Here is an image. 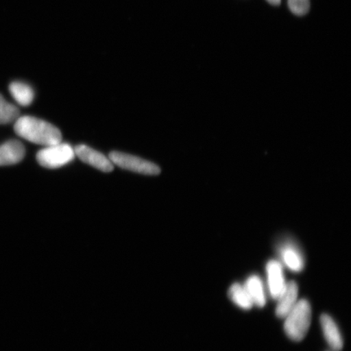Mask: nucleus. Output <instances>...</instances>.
I'll return each instance as SVG.
<instances>
[{"mask_svg": "<svg viewBox=\"0 0 351 351\" xmlns=\"http://www.w3.org/2000/svg\"><path fill=\"white\" fill-rule=\"evenodd\" d=\"M74 149L68 143H57L47 146L37 153L38 163L43 168H61L75 159Z\"/></svg>", "mask_w": 351, "mask_h": 351, "instance_id": "7ed1b4c3", "label": "nucleus"}, {"mask_svg": "<svg viewBox=\"0 0 351 351\" xmlns=\"http://www.w3.org/2000/svg\"><path fill=\"white\" fill-rule=\"evenodd\" d=\"M285 320V332L293 341H300L304 339L311 326V308L309 302L301 300L297 302Z\"/></svg>", "mask_w": 351, "mask_h": 351, "instance_id": "f03ea898", "label": "nucleus"}, {"mask_svg": "<svg viewBox=\"0 0 351 351\" xmlns=\"http://www.w3.org/2000/svg\"><path fill=\"white\" fill-rule=\"evenodd\" d=\"M74 152L76 156L85 164L94 167L102 172L110 173L114 169V165L108 157L86 145H79L74 149Z\"/></svg>", "mask_w": 351, "mask_h": 351, "instance_id": "39448f33", "label": "nucleus"}, {"mask_svg": "<svg viewBox=\"0 0 351 351\" xmlns=\"http://www.w3.org/2000/svg\"><path fill=\"white\" fill-rule=\"evenodd\" d=\"M10 91L16 103L21 106L26 107L33 103L34 91L33 88L26 83L13 82L10 86Z\"/></svg>", "mask_w": 351, "mask_h": 351, "instance_id": "f8f14e48", "label": "nucleus"}, {"mask_svg": "<svg viewBox=\"0 0 351 351\" xmlns=\"http://www.w3.org/2000/svg\"><path fill=\"white\" fill-rule=\"evenodd\" d=\"M247 291L253 305L258 307L265 306L266 304V296L265 288L262 280L256 275H252L245 280L243 285Z\"/></svg>", "mask_w": 351, "mask_h": 351, "instance_id": "9b49d317", "label": "nucleus"}, {"mask_svg": "<svg viewBox=\"0 0 351 351\" xmlns=\"http://www.w3.org/2000/svg\"><path fill=\"white\" fill-rule=\"evenodd\" d=\"M280 257L289 270L301 271L304 267V258L296 245L292 243H285L279 249Z\"/></svg>", "mask_w": 351, "mask_h": 351, "instance_id": "1a4fd4ad", "label": "nucleus"}, {"mask_svg": "<svg viewBox=\"0 0 351 351\" xmlns=\"http://www.w3.org/2000/svg\"><path fill=\"white\" fill-rule=\"evenodd\" d=\"M25 156L24 145L17 140H10L0 145V166L19 164Z\"/></svg>", "mask_w": 351, "mask_h": 351, "instance_id": "0eeeda50", "label": "nucleus"}, {"mask_svg": "<svg viewBox=\"0 0 351 351\" xmlns=\"http://www.w3.org/2000/svg\"><path fill=\"white\" fill-rule=\"evenodd\" d=\"M108 158L113 165L131 172L145 175H159L161 172L160 167L152 162L130 155V154L112 152L109 154Z\"/></svg>", "mask_w": 351, "mask_h": 351, "instance_id": "20e7f679", "label": "nucleus"}, {"mask_svg": "<svg viewBox=\"0 0 351 351\" xmlns=\"http://www.w3.org/2000/svg\"><path fill=\"white\" fill-rule=\"evenodd\" d=\"M298 295V285L293 280L289 282L285 291L278 298V306L276 308V315L280 319H284L293 307L297 304Z\"/></svg>", "mask_w": 351, "mask_h": 351, "instance_id": "6e6552de", "label": "nucleus"}, {"mask_svg": "<svg viewBox=\"0 0 351 351\" xmlns=\"http://www.w3.org/2000/svg\"><path fill=\"white\" fill-rule=\"evenodd\" d=\"M266 271L270 295L274 300H278L287 284L285 282L282 263L275 260L269 261Z\"/></svg>", "mask_w": 351, "mask_h": 351, "instance_id": "423d86ee", "label": "nucleus"}, {"mask_svg": "<svg viewBox=\"0 0 351 351\" xmlns=\"http://www.w3.org/2000/svg\"><path fill=\"white\" fill-rule=\"evenodd\" d=\"M320 324L329 346L335 351L341 350L343 348V341L335 320L329 315L323 314L320 317Z\"/></svg>", "mask_w": 351, "mask_h": 351, "instance_id": "9d476101", "label": "nucleus"}, {"mask_svg": "<svg viewBox=\"0 0 351 351\" xmlns=\"http://www.w3.org/2000/svg\"><path fill=\"white\" fill-rule=\"evenodd\" d=\"M229 297L237 306L244 310H250L254 306L243 285L235 283L229 291Z\"/></svg>", "mask_w": 351, "mask_h": 351, "instance_id": "ddd939ff", "label": "nucleus"}, {"mask_svg": "<svg viewBox=\"0 0 351 351\" xmlns=\"http://www.w3.org/2000/svg\"><path fill=\"white\" fill-rule=\"evenodd\" d=\"M14 130L21 138L44 147L62 142V134L58 128L49 122L34 117L17 118Z\"/></svg>", "mask_w": 351, "mask_h": 351, "instance_id": "f257e3e1", "label": "nucleus"}, {"mask_svg": "<svg viewBox=\"0 0 351 351\" xmlns=\"http://www.w3.org/2000/svg\"><path fill=\"white\" fill-rule=\"evenodd\" d=\"M267 1L271 4V5L278 6L280 2H282V0H267Z\"/></svg>", "mask_w": 351, "mask_h": 351, "instance_id": "dca6fc26", "label": "nucleus"}, {"mask_svg": "<svg viewBox=\"0 0 351 351\" xmlns=\"http://www.w3.org/2000/svg\"><path fill=\"white\" fill-rule=\"evenodd\" d=\"M289 10L296 16H304L310 10V0H288Z\"/></svg>", "mask_w": 351, "mask_h": 351, "instance_id": "2eb2a0df", "label": "nucleus"}, {"mask_svg": "<svg viewBox=\"0 0 351 351\" xmlns=\"http://www.w3.org/2000/svg\"><path fill=\"white\" fill-rule=\"evenodd\" d=\"M20 117L19 108L10 103L0 95V125H8L15 122Z\"/></svg>", "mask_w": 351, "mask_h": 351, "instance_id": "4468645a", "label": "nucleus"}]
</instances>
